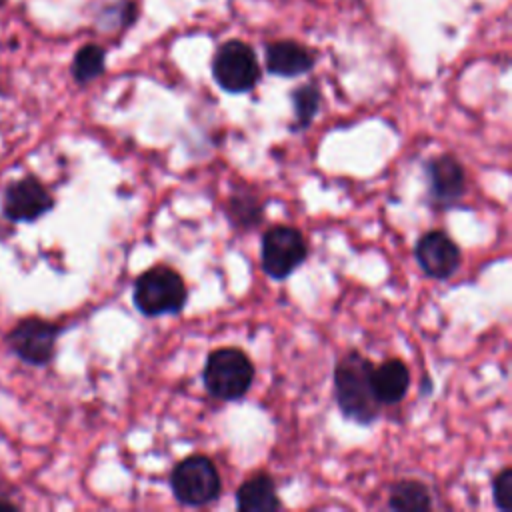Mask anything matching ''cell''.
Masks as SVG:
<instances>
[{
	"label": "cell",
	"mask_w": 512,
	"mask_h": 512,
	"mask_svg": "<svg viewBox=\"0 0 512 512\" xmlns=\"http://www.w3.org/2000/svg\"><path fill=\"white\" fill-rule=\"evenodd\" d=\"M106 70V50L100 44H84L76 50L70 72L76 84H88Z\"/></svg>",
	"instance_id": "16"
},
{
	"label": "cell",
	"mask_w": 512,
	"mask_h": 512,
	"mask_svg": "<svg viewBox=\"0 0 512 512\" xmlns=\"http://www.w3.org/2000/svg\"><path fill=\"white\" fill-rule=\"evenodd\" d=\"M172 496L184 506L212 504L222 490L216 464L204 454H190L170 472Z\"/></svg>",
	"instance_id": "4"
},
{
	"label": "cell",
	"mask_w": 512,
	"mask_h": 512,
	"mask_svg": "<svg viewBox=\"0 0 512 512\" xmlns=\"http://www.w3.org/2000/svg\"><path fill=\"white\" fill-rule=\"evenodd\" d=\"M62 326L46 318H22L8 334L6 344L14 356L30 366H46L56 354V342Z\"/></svg>",
	"instance_id": "7"
},
{
	"label": "cell",
	"mask_w": 512,
	"mask_h": 512,
	"mask_svg": "<svg viewBox=\"0 0 512 512\" xmlns=\"http://www.w3.org/2000/svg\"><path fill=\"white\" fill-rule=\"evenodd\" d=\"M188 288L184 278L170 266L156 264L144 270L132 288L136 310L148 318L178 314L186 306Z\"/></svg>",
	"instance_id": "3"
},
{
	"label": "cell",
	"mask_w": 512,
	"mask_h": 512,
	"mask_svg": "<svg viewBox=\"0 0 512 512\" xmlns=\"http://www.w3.org/2000/svg\"><path fill=\"white\" fill-rule=\"evenodd\" d=\"M236 508L242 512L280 510L282 502L278 498L274 478L262 470L250 474L236 490Z\"/></svg>",
	"instance_id": "13"
},
{
	"label": "cell",
	"mask_w": 512,
	"mask_h": 512,
	"mask_svg": "<svg viewBox=\"0 0 512 512\" xmlns=\"http://www.w3.org/2000/svg\"><path fill=\"white\" fill-rule=\"evenodd\" d=\"M370 384L376 400L382 406H392L404 400L410 388V370L404 360L388 358L378 366H372Z\"/></svg>",
	"instance_id": "12"
},
{
	"label": "cell",
	"mask_w": 512,
	"mask_h": 512,
	"mask_svg": "<svg viewBox=\"0 0 512 512\" xmlns=\"http://www.w3.org/2000/svg\"><path fill=\"white\" fill-rule=\"evenodd\" d=\"M0 508H8V510H16L18 506L16 504H12L10 500H0Z\"/></svg>",
	"instance_id": "19"
},
{
	"label": "cell",
	"mask_w": 512,
	"mask_h": 512,
	"mask_svg": "<svg viewBox=\"0 0 512 512\" xmlns=\"http://www.w3.org/2000/svg\"><path fill=\"white\" fill-rule=\"evenodd\" d=\"M264 58L266 70L282 78L302 76L316 66V54L308 46L294 40H276L266 44Z\"/></svg>",
	"instance_id": "11"
},
{
	"label": "cell",
	"mask_w": 512,
	"mask_h": 512,
	"mask_svg": "<svg viewBox=\"0 0 512 512\" xmlns=\"http://www.w3.org/2000/svg\"><path fill=\"white\" fill-rule=\"evenodd\" d=\"M388 506L400 512H422L432 508V496L424 482L414 478H404L390 486Z\"/></svg>",
	"instance_id": "14"
},
{
	"label": "cell",
	"mask_w": 512,
	"mask_h": 512,
	"mask_svg": "<svg viewBox=\"0 0 512 512\" xmlns=\"http://www.w3.org/2000/svg\"><path fill=\"white\" fill-rule=\"evenodd\" d=\"M212 78L228 94L250 92L260 80L254 48L238 38L220 44L212 58Z\"/></svg>",
	"instance_id": "5"
},
{
	"label": "cell",
	"mask_w": 512,
	"mask_h": 512,
	"mask_svg": "<svg viewBox=\"0 0 512 512\" xmlns=\"http://www.w3.org/2000/svg\"><path fill=\"white\" fill-rule=\"evenodd\" d=\"M52 206L54 196L36 176L18 178L4 190L2 212L12 222H34L48 214Z\"/></svg>",
	"instance_id": "8"
},
{
	"label": "cell",
	"mask_w": 512,
	"mask_h": 512,
	"mask_svg": "<svg viewBox=\"0 0 512 512\" xmlns=\"http://www.w3.org/2000/svg\"><path fill=\"white\" fill-rule=\"evenodd\" d=\"M262 270L272 280L288 278L308 258V242L296 226L276 224L262 236Z\"/></svg>",
	"instance_id": "6"
},
{
	"label": "cell",
	"mask_w": 512,
	"mask_h": 512,
	"mask_svg": "<svg viewBox=\"0 0 512 512\" xmlns=\"http://www.w3.org/2000/svg\"><path fill=\"white\" fill-rule=\"evenodd\" d=\"M292 108H294V124L292 130H306L316 118L322 102V94L316 84H302L290 92Z\"/></svg>",
	"instance_id": "17"
},
{
	"label": "cell",
	"mask_w": 512,
	"mask_h": 512,
	"mask_svg": "<svg viewBox=\"0 0 512 512\" xmlns=\"http://www.w3.org/2000/svg\"><path fill=\"white\" fill-rule=\"evenodd\" d=\"M226 218L232 222V226L240 230H250L258 226L264 218V206L260 198L250 190H236L226 200Z\"/></svg>",
	"instance_id": "15"
},
{
	"label": "cell",
	"mask_w": 512,
	"mask_h": 512,
	"mask_svg": "<svg viewBox=\"0 0 512 512\" xmlns=\"http://www.w3.org/2000/svg\"><path fill=\"white\" fill-rule=\"evenodd\" d=\"M414 258L422 272L434 280L454 276L462 264L460 246L444 230L424 232L414 246Z\"/></svg>",
	"instance_id": "9"
},
{
	"label": "cell",
	"mask_w": 512,
	"mask_h": 512,
	"mask_svg": "<svg viewBox=\"0 0 512 512\" xmlns=\"http://www.w3.org/2000/svg\"><path fill=\"white\" fill-rule=\"evenodd\" d=\"M254 374V364L244 350L236 346H224L212 350L206 356L202 382L212 398L234 402L248 394L254 382Z\"/></svg>",
	"instance_id": "2"
},
{
	"label": "cell",
	"mask_w": 512,
	"mask_h": 512,
	"mask_svg": "<svg viewBox=\"0 0 512 512\" xmlns=\"http://www.w3.org/2000/svg\"><path fill=\"white\" fill-rule=\"evenodd\" d=\"M372 360L358 350L346 352L334 366V400L344 418L356 424L378 420L382 404L376 400L370 384Z\"/></svg>",
	"instance_id": "1"
},
{
	"label": "cell",
	"mask_w": 512,
	"mask_h": 512,
	"mask_svg": "<svg viewBox=\"0 0 512 512\" xmlns=\"http://www.w3.org/2000/svg\"><path fill=\"white\" fill-rule=\"evenodd\" d=\"M492 496L494 504L500 510H510L512 508V468L506 466L502 468L494 480H492Z\"/></svg>",
	"instance_id": "18"
},
{
	"label": "cell",
	"mask_w": 512,
	"mask_h": 512,
	"mask_svg": "<svg viewBox=\"0 0 512 512\" xmlns=\"http://www.w3.org/2000/svg\"><path fill=\"white\" fill-rule=\"evenodd\" d=\"M428 194L436 206H452L466 192V170L454 154H438L424 166Z\"/></svg>",
	"instance_id": "10"
}]
</instances>
